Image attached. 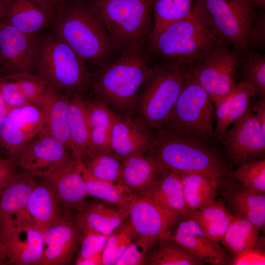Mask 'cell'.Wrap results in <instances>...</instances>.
I'll list each match as a JSON object with an SVG mask.
<instances>
[{
    "label": "cell",
    "mask_w": 265,
    "mask_h": 265,
    "mask_svg": "<svg viewBox=\"0 0 265 265\" xmlns=\"http://www.w3.org/2000/svg\"><path fill=\"white\" fill-rule=\"evenodd\" d=\"M147 45L123 51L92 77L96 98L119 115L132 116L138 91L153 70Z\"/></svg>",
    "instance_id": "obj_1"
},
{
    "label": "cell",
    "mask_w": 265,
    "mask_h": 265,
    "mask_svg": "<svg viewBox=\"0 0 265 265\" xmlns=\"http://www.w3.org/2000/svg\"><path fill=\"white\" fill-rule=\"evenodd\" d=\"M223 44H226L209 28L193 3L186 17L150 37L146 49L149 59L158 61L156 64H172L189 69L207 52Z\"/></svg>",
    "instance_id": "obj_2"
},
{
    "label": "cell",
    "mask_w": 265,
    "mask_h": 265,
    "mask_svg": "<svg viewBox=\"0 0 265 265\" xmlns=\"http://www.w3.org/2000/svg\"><path fill=\"white\" fill-rule=\"evenodd\" d=\"M54 35L67 44L86 63L98 70L120 52L110 36L87 4H75L60 11Z\"/></svg>",
    "instance_id": "obj_3"
},
{
    "label": "cell",
    "mask_w": 265,
    "mask_h": 265,
    "mask_svg": "<svg viewBox=\"0 0 265 265\" xmlns=\"http://www.w3.org/2000/svg\"><path fill=\"white\" fill-rule=\"evenodd\" d=\"M146 153L165 168L179 174L223 177L229 171L222 156L208 144L183 137L164 127L153 132L152 142Z\"/></svg>",
    "instance_id": "obj_4"
},
{
    "label": "cell",
    "mask_w": 265,
    "mask_h": 265,
    "mask_svg": "<svg viewBox=\"0 0 265 265\" xmlns=\"http://www.w3.org/2000/svg\"><path fill=\"white\" fill-rule=\"evenodd\" d=\"M153 0H89L87 6L120 53L147 45L152 32Z\"/></svg>",
    "instance_id": "obj_5"
},
{
    "label": "cell",
    "mask_w": 265,
    "mask_h": 265,
    "mask_svg": "<svg viewBox=\"0 0 265 265\" xmlns=\"http://www.w3.org/2000/svg\"><path fill=\"white\" fill-rule=\"evenodd\" d=\"M188 72L172 64L153 65L138 91L134 111L151 132L167 122Z\"/></svg>",
    "instance_id": "obj_6"
},
{
    "label": "cell",
    "mask_w": 265,
    "mask_h": 265,
    "mask_svg": "<svg viewBox=\"0 0 265 265\" xmlns=\"http://www.w3.org/2000/svg\"><path fill=\"white\" fill-rule=\"evenodd\" d=\"M215 121L212 100L189 69L172 111L163 127L186 138L208 144L214 140Z\"/></svg>",
    "instance_id": "obj_7"
},
{
    "label": "cell",
    "mask_w": 265,
    "mask_h": 265,
    "mask_svg": "<svg viewBox=\"0 0 265 265\" xmlns=\"http://www.w3.org/2000/svg\"><path fill=\"white\" fill-rule=\"evenodd\" d=\"M37 67L39 76L48 84L70 96L80 95L92 77L86 63L55 35L38 42Z\"/></svg>",
    "instance_id": "obj_8"
},
{
    "label": "cell",
    "mask_w": 265,
    "mask_h": 265,
    "mask_svg": "<svg viewBox=\"0 0 265 265\" xmlns=\"http://www.w3.org/2000/svg\"><path fill=\"white\" fill-rule=\"evenodd\" d=\"M205 23L215 36L242 55L257 16L250 0H194Z\"/></svg>",
    "instance_id": "obj_9"
},
{
    "label": "cell",
    "mask_w": 265,
    "mask_h": 265,
    "mask_svg": "<svg viewBox=\"0 0 265 265\" xmlns=\"http://www.w3.org/2000/svg\"><path fill=\"white\" fill-rule=\"evenodd\" d=\"M242 55L237 50L220 45L205 53L189 68L213 104L235 90Z\"/></svg>",
    "instance_id": "obj_10"
},
{
    "label": "cell",
    "mask_w": 265,
    "mask_h": 265,
    "mask_svg": "<svg viewBox=\"0 0 265 265\" xmlns=\"http://www.w3.org/2000/svg\"><path fill=\"white\" fill-rule=\"evenodd\" d=\"M181 216L146 196L136 197L129 209V219L136 242L146 254L161 238L171 234L170 229Z\"/></svg>",
    "instance_id": "obj_11"
},
{
    "label": "cell",
    "mask_w": 265,
    "mask_h": 265,
    "mask_svg": "<svg viewBox=\"0 0 265 265\" xmlns=\"http://www.w3.org/2000/svg\"><path fill=\"white\" fill-rule=\"evenodd\" d=\"M219 142L230 160L240 164L263 158L265 153V132L250 107L233 124Z\"/></svg>",
    "instance_id": "obj_12"
},
{
    "label": "cell",
    "mask_w": 265,
    "mask_h": 265,
    "mask_svg": "<svg viewBox=\"0 0 265 265\" xmlns=\"http://www.w3.org/2000/svg\"><path fill=\"white\" fill-rule=\"evenodd\" d=\"M74 157L67 146L43 131L31 139L14 159L23 172L40 178Z\"/></svg>",
    "instance_id": "obj_13"
},
{
    "label": "cell",
    "mask_w": 265,
    "mask_h": 265,
    "mask_svg": "<svg viewBox=\"0 0 265 265\" xmlns=\"http://www.w3.org/2000/svg\"><path fill=\"white\" fill-rule=\"evenodd\" d=\"M83 230L76 213L64 212L44 232V251L39 265H66L78 251Z\"/></svg>",
    "instance_id": "obj_14"
},
{
    "label": "cell",
    "mask_w": 265,
    "mask_h": 265,
    "mask_svg": "<svg viewBox=\"0 0 265 265\" xmlns=\"http://www.w3.org/2000/svg\"><path fill=\"white\" fill-rule=\"evenodd\" d=\"M44 231L26 216L0 232L10 265H39L44 251Z\"/></svg>",
    "instance_id": "obj_15"
},
{
    "label": "cell",
    "mask_w": 265,
    "mask_h": 265,
    "mask_svg": "<svg viewBox=\"0 0 265 265\" xmlns=\"http://www.w3.org/2000/svg\"><path fill=\"white\" fill-rule=\"evenodd\" d=\"M82 170L81 160L74 157L39 178L51 186L64 212L76 213L87 201L88 195Z\"/></svg>",
    "instance_id": "obj_16"
},
{
    "label": "cell",
    "mask_w": 265,
    "mask_h": 265,
    "mask_svg": "<svg viewBox=\"0 0 265 265\" xmlns=\"http://www.w3.org/2000/svg\"><path fill=\"white\" fill-rule=\"evenodd\" d=\"M38 48L33 36L0 21V59L13 73H32L37 67Z\"/></svg>",
    "instance_id": "obj_17"
},
{
    "label": "cell",
    "mask_w": 265,
    "mask_h": 265,
    "mask_svg": "<svg viewBox=\"0 0 265 265\" xmlns=\"http://www.w3.org/2000/svg\"><path fill=\"white\" fill-rule=\"evenodd\" d=\"M153 139V132L137 118L117 114L109 139L110 150L121 159L146 153Z\"/></svg>",
    "instance_id": "obj_18"
},
{
    "label": "cell",
    "mask_w": 265,
    "mask_h": 265,
    "mask_svg": "<svg viewBox=\"0 0 265 265\" xmlns=\"http://www.w3.org/2000/svg\"><path fill=\"white\" fill-rule=\"evenodd\" d=\"M183 217L174 233L170 235L173 239L205 264L230 265V259L219 242L210 239L195 221Z\"/></svg>",
    "instance_id": "obj_19"
},
{
    "label": "cell",
    "mask_w": 265,
    "mask_h": 265,
    "mask_svg": "<svg viewBox=\"0 0 265 265\" xmlns=\"http://www.w3.org/2000/svg\"><path fill=\"white\" fill-rule=\"evenodd\" d=\"M25 172L18 174L0 190V232L16 224L26 214L28 200L37 180Z\"/></svg>",
    "instance_id": "obj_20"
},
{
    "label": "cell",
    "mask_w": 265,
    "mask_h": 265,
    "mask_svg": "<svg viewBox=\"0 0 265 265\" xmlns=\"http://www.w3.org/2000/svg\"><path fill=\"white\" fill-rule=\"evenodd\" d=\"M163 165L149 154H139L122 159L117 183L136 196H145L164 169Z\"/></svg>",
    "instance_id": "obj_21"
},
{
    "label": "cell",
    "mask_w": 265,
    "mask_h": 265,
    "mask_svg": "<svg viewBox=\"0 0 265 265\" xmlns=\"http://www.w3.org/2000/svg\"><path fill=\"white\" fill-rule=\"evenodd\" d=\"M70 100L69 95L48 84L39 107L43 115L44 131L65 144L71 151L68 124Z\"/></svg>",
    "instance_id": "obj_22"
},
{
    "label": "cell",
    "mask_w": 265,
    "mask_h": 265,
    "mask_svg": "<svg viewBox=\"0 0 265 265\" xmlns=\"http://www.w3.org/2000/svg\"><path fill=\"white\" fill-rule=\"evenodd\" d=\"M131 204L117 206L99 200L87 201L76 213V217L82 229L92 230L107 236L129 218Z\"/></svg>",
    "instance_id": "obj_23"
},
{
    "label": "cell",
    "mask_w": 265,
    "mask_h": 265,
    "mask_svg": "<svg viewBox=\"0 0 265 265\" xmlns=\"http://www.w3.org/2000/svg\"><path fill=\"white\" fill-rule=\"evenodd\" d=\"M223 189L228 208L232 215L244 218L260 231L265 228V193L228 184Z\"/></svg>",
    "instance_id": "obj_24"
},
{
    "label": "cell",
    "mask_w": 265,
    "mask_h": 265,
    "mask_svg": "<svg viewBox=\"0 0 265 265\" xmlns=\"http://www.w3.org/2000/svg\"><path fill=\"white\" fill-rule=\"evenodd\" d=\"M40 179L30 194L26 216L44 231L62 215L64 210L49 185Z\"/></svg>",
    "instance_id": "obj_25"
},
{
    "label": "cell",
    "mask_w": 265,
    "mask_h": 265,
    "mask_svg": "<svg viewBox=\"0 0 265 265\" xmlns=\"http://www.w3.org/2000/svg\"><path fill=\"white\" fill-rule=\"evenodd\" d=\"M49 11L33 0H7L5 23L33 36L49 22Z\"/></svg>",
    "instance_id": "obj_26"
},
{
    "label": "cell",
    "mask_w": 265,
    "mask_h": 265,
    "mask_svg": "<svg viewBox=\"0 0 265 265\" xmlns=\"http://www.w3.org/2000/svg\"><path fill=\"white\" fill-rule=\"evenodd\" d=\"M187 209L202 208L212 202L225 178L203 174H179Z\"/></svg>",
    "instance_id": "obj_27"
},
{
    "label": "cell",
    "mask_w": 265,
    "mask_h": 265,
    "mask_svg": "<svg viewBox=\"0 0 265 265\" xmlns=\"http://www.w3.org/2000/svg\"><path fill=\"white\" fill-rule=\"evenodd\" d=\"M182 217L195 221L205 234L212 240L221 241L232 219L233 215L228 207L220 200L200 209H187Z\"/></svg>",
    "instance_id": "obj_28"
},
{
    "label": "cell",
    "mask_w": 265,
    "mask_h": 265,
    "mask_svg": "<svg viewBox=\"0 0 265 265\" xmlns=\"http://www.w3.org/2000/svg\"><path fill=\"white\" fill-rule=\"evenodd\" d=\"M68 124L72 153L81 160L89 148L90 129L85 101L80 95L70 96Z\"/></svg>",
    "instance_id": "obj_29"
},
{
    "label": "cell",
    "mask_w": 265,
    "mask_h": 265,
    "mask_svg": "<svg viewBox=\"0 0 265 265\" xmlns=\"http://www.w3.org/2000/svg\"><path fill=\"white\" fill-rule=\"evenodd\" d=\"M145 196L182 216L187 210L180 174L165 168Z\"/></svg>",
    "instance_id": "obj_30"
},
{
    "label": "cell",
    "mask_w": 265,
    "mask_h": 265,
    "mask_svg": "<svg viewBox=\"0 0 265 265\" xmlns=\"http://www.w3.org/2000/svg\"><path fill=\"white\" fill-rule=\"evenodd\" d=\"M85 104L90 129L89 150L110 149L111 131L117 114L96 98Z\"/></svg>",
    "instance_id": "obj_31"
},
{
    "label": "cell",
    "mask_w": 265,
    "mask_h": 265,
    "mask_svg": "<svg viewBox=\"0 0 265 265\" xmlns=\"http://www.w3.org/2000/svg\"><path fill=\"white\" fill-rule=\"evenodd\" d=\"M259 229L248 220L233 215L221 242L233 256L265 245Z\"/></svg>",
    "instance_id": "obj_32"
},
{
    "label": "cell",
    "mask_w": 265,
    "mask_h": 265,
    "mask_svg": "<svg viewBox=\"0 0 265 265\" xmlns=\"http://www.w3.org/2000/svg\"><path fill=\"white\" fill-rule=\"evenodd\" d=\"M171 235V234H170ZM170 235L161 238L146 255L147 265H202L205 263Z\"/></svg>",
    "instance_id": "obj_33"
},
{
    "label": "cell",
    "mask_w": 265,
    "mask_h": 265,
    "mask_svg": "<svg viewBox=\"0 0 265 265\" xmlns=\"http://www.w3.org/2000/svg\"><path fill=\"white\" fill-rule=\"evenodd\" d=\"M82 176L88 196L98 200L117 206L130 205L136 195L117 183L96 178L84 169L82 164Z\"/></svg>",
    "instance_id": "obj_34"
},
{
    "label": "cell",
    "mask_w": 265,
    "mask_h": 265,
    "mask_svg": "<svg viewBox=\"0 0 265 265\" xmlns=\"http://www.w3.org/2000/svg\"><path fill=\"white\" fill-rule=\"evenodd\" d=\"M122 161L110 149H89L81 159L84 169L93 177L117 183Z\"/></svg>",
    "instance_id": "obj_35"
},
{
    "label": "cell",
    "mask_w": 265,
    "mask_h": 265,
    "mask_svg": "<svg viewBox=\"0 0 265 265\" xmlns=\"http://www.w3.org/2000/svg\"><path fill=\"white\" fill-rule=\"evenodd\" d=\"M193 1V0H153V28L150 37L167 25L186 17L191 11Z\"/></svg>",
    "instance_id": "obj_36"
},
{
    "label": "cell",
    "mask_w": 265,
    "mask_h": 265,
    "mask_svg": "<svg viewBox=\"0 0 265 265\" xmlns=\"http://www.w3.org/2000/svg\"><path fill=\"white\" fill-rule=\"evenodd\" d=\"M241 81L249 83L254 89L256 95L265 98V55L261 52L250 50L242 55L238 71Z\"/></svg>",
    "instance_id": "obj_37"
},
{
    "label": "cell",
    "mask_w": 265,
    "mask_h": 265,
    "mask_svg": "<svg viewBox=\"0 0 265 265\" xmlns=\"http://www.w3.org/2000/svg\"><path fill=\"white\" fill-rule=\"evenodd\" d=\"M227 175L237 180L243 188L265 193V159H251L240 165L234 171H228Z\"/></svg>",
    "instance_id": "obj_38"
},
{
    "label": "cell",
    "mask_w": 265,
    "mask_h": 265,
    "mask_svg": "<svg viewBox=\"0 0 265 265\" xmlns=\"http://www.w3.org/2000/svg\"><path fill=\"white\" fill-rule=\"evenodd\" d=\"M136 238L128 218L107 236L102 252L103 265H114L129 244Z\"/></svg>",
    "instance_id": "obj_39"
},
{
    "label": "cell",
    "mask_w": 265,
    "mask_h": 265,
    "mask_svg": "<svg viewBox=\"0 0 265 265\" xmlns=\"http://www.w3.org/2000/svg\"><path fill=\"white\" fill-rule=\"evenodd\" d=\"M7 116L30 139L44 131L41 109L32 103L10 108Z\"/></svg>",
    "instance_id": "obj_40"
},
{
    "label": "cell",
    "mask_w": 265,
    "mask_h": 265,
    "mask_svg": "<svg viewBox=\"0 0 265 265\" xmlns=\"http://www.w3.org/2000/svg\"><path fill=\"white\" fill-rule=\"evenodd\" d=\"M31 139L7 116L0 119V145L14 159Z\"/></svg>",
    "instance_id": "obj_41"
},
{
    "label": "cell",
    "mask_w": 265,
    "mask_h": 265,
    "mask_svg": "<svg viewBox=\"0 0 265 265\" xmlns=\"http://www.w3.org/2000/svg\"><path fill=\"white\" fill-rule=\"evenodd\" d=\"M9 76L16 83L26 100L39 107L48 83L39 76L32 73H15Z\"/></svg>",
    "instance_id": "obj_42"
},
{
    "label": "cell",
    "mask_w": 265,
    "mask_h": 265,
    "mask_svg": "<svg viewBox=\"0 0 265 265\" xmlns=\"http://www.w3.org/2000/svg\"><path fill=\"white\" fill-rule=\"evenodd\" d=\"M82 235L75 265L102 254L107 236L95 231L82 229Z\"/></svg>",
    "instance_id": "obj_43"
},
{
    "label": "cell",
    "mask_w": 265,
    "mask_h": 265,
    "mask_svg": "<svg viewBox=\"0 0 265 265\" xmlns=\"http://www.w3.org/2000/svg\"><path fill=\"white\" fill-rule=\"evenodd\" d=\"M256 95L253 87L248 82H238L233 92L229 125L230 127L249 108L251 99Z\"/></svg>",
    "instance_id": "obj_44"
},
{
    "label": "cell",
    "mask_w": 265,
    "mask_h": 265,
    "mask_svg": "<svg viewBox=\"0 0 265 265\" xmlns=\"http://www.w3.org/2000/svg\"><path fill=\"white\" fill-rule=\"evenodd\" d=\"M0 93L5 104L10 109L29 103L9 76L0 79Z\"/></svg>",
    "instance_id": "obj_45"
},
{
    "label": "cell",
    "mask_w": 265,
    "mask_h": 265,
    "mask_svg": "<svg viewBox=\"0 0 265 265\" xmlns=\"http://www.w3.org/2000/svg\"><path fill=\"white\" fill-rule=\"evenodd\" d=\"M232 265H264L265 251L264 245L257 246L239 254L230 259Z\"/></svg>",
    "instance_id": "obj_46"
},
{
    "label": "cell",
    "mask_w": 265,
    "mask_h": 265,
    "mask_svg": "<svg viewBox=\"0 0 265 265\" xmlns=\"http://www.w3.org/2000/svg\"><path fill=\"white\" fill-rule=\"evenodd\" d=\"M146 255L137 244L135 238L127 247L114 265H144Z\"/></svg>",
    "instance_id": "obj_47"
},
{
    "label": "cell",
    "mask_w": 265,
    "mask_h": 265,
    "mask_svg": "<svg viewBox=\"0 0 265 265\" xmlns=\"http://www.w3.org/2000/svg\"><path fill=\"white\" fill-rule=\"evenodd\" d=\"M265 43V17L264 14L257 16L253 24L249 37L250 50L261 52Z\"/></svg>",
    "instance_id": "obj_48"
},
{
    "label": "cell",
    "mask_w": 265,
    "mask_h": 265,
    "mask_svg": "<svg viewBox=\"0 0 265 265\" xmlns=\"http://www.w3.org/2000/svg\"><path fill=\"white\" fill-rule=\"evenodd\" d=\"M18 169L14 159H0V187L9 183L19 173Z\"/></svg>",
    "instance_id": "obj_49"
},
{
    "label": "cell",
    "mask_w": 265,
    "mask_h": 265,
    "mask_svg": "<svg viewBox=\"0 0 265 265\" xmlns=\"http://www.w3.org/2000/svg\"><path fill=\"white\" fill-rule=\"evenodd\" d=\"M250 107L255 113L256 117L260 124L263 131L265 132V98H261Z\"/></svg>",
    "instance_id": "obj_50"
},
{
    "label": "cell",
    "mask_w": 265,
    "mask_h": 265,
    "mask_svg": "<svg viewBox=\"0 0 265 265\" xmlns=\"http://www.w3.org/2000/svg\"><path fill=\"white\" fill-rule=\"evenodd\" d=\"M44 8L50 11L56 6L59 5L67 0H33Z\"/></svg>",
    "instance_id": "obj_51"
},
{
    "label": "cell",
    "mask_w": 265,
    "mask_h": 265,
    "mask_svg": "<svg viewBox=\"0 0 265 265\" xmlns=\"http://www.w3.org/2000/svg\"><path fill=\"white\" fill-rule=\"evenodd\" d=\"M0 265H10L3 246L0 240Z\"/></svg>",
    "instance_id": "obj_52"
},
{
    "label": "cell",
    "mask_w": 265,
    "mask_h": 265,
    "mask_svg": "<svg viewBox=\"0 0 265 265\" xmlns=\"http://www.w3.org/2000/svg\"><path fill=\"white\" fill-rule=\"evenodd\" d=\"M7 0H0V21L4 15L7 6Z\"/></svg>",
    "instance_id": "obj_53"
},
{
    "label": "cell",
    "mask_w": 265,
    "mask_h": 265,
    "mask_svg": "<svg viewBox=\"0 0 265 265\" xmlns=\"http://www.w3.org/2000/svg\"><path fill=\"white\" fill-rule=\"evenodd\" d=\"M10 108L4 105L0 106V119L7 116Z\"/></svg>",
    "instance_id": "obj_54"
},
{
    "label": "cell",
    "mask_w": 265,
    "mask_h": 265,
    "mask_svg": "<svg viewBox=\"0 0 265 265\" xmlns=\"http://www.w3.org/2000/svg\"><path fill=\"white\" fill-rule=\"evenodd\" d=\"M259 4H263L265 3V0H255Z\"/></svg>",
    "instance_id": "obj_55"
},
{
    "label": "cell",
    "mask_w": 265,
    "mask_h": 265,
    "mask_svg": "<svg viewBox=\"0 0 265 265\" xmlns=\"http://www.w3.org/2000/svg\"><path fill=\"white\" fill-rule=\"evenodd\" d=\"M2 188H3V187H0V190Z\"/></svg>",
    "instance_id": "obj_56"
}]
</instances>
